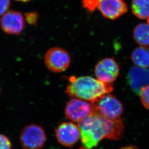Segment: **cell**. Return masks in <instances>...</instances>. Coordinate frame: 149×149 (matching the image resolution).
Wrapping results in <instances>:
<instances>
[{
  "label": "cell",
  "mask_w": 149,
  "mask_h": 149,
  "mask_svg": "<svg viewBox=\"0 0 149 149\" xmlns=\"http://www.w3.org/2000/svg\"><path fill=\"white\" fill-rule=\"evenodd\" d=\"M69 81L65 90L68 96L92 103L113 90V84L103 83L90 76H72L69 78Z\"/></svg>",
  "instance_id": "cell-2"
},
{
  "label": "cell",
  "mask_w": 149,
  "mask_h": 149,
  "mask_svg": "<svg viewBox=\"0 0 149 149\" xmlns=\"http://www.w3.org/2000/svg\"><path fill=\"white\" fill-rule=\"evenodd\" d=\"M120 73V68L113 58H106L98 62L95 68L96 79L103 83L113 84Z\"/></svg>",
  "instance_id": "cell-8"
},
{
  "label": "cell",
  "mask_w": 149,
  "mask_h": 149,
  "mask_svg": "<svg viewBox=\"0 0 149 149\" xmlns=\"http://www.w3.org/2000/svg\"><path fill=\"white\" fill-rule=\"evenodd\" d=\"M0 92H1V89H0Z\"/></svg>",
  "instance_id": "cell-22"
},
{
  "label": "cell",
  "mask_w": 149,
  "mask_h": 149,
  "mask_svg": "<svg viewBox=\"0 0 149 149\" xmlns=\"http://www.w3.org/2000/svg\"><path fill=\"white\" fill-rule=\"evenodd\" d=\"M44 63L49 70L56 73H61L70 66V56L65 49L60 47H52L45 55Z\"/></svg>",
  "instance_id": "cell-6"
},
{
  "label": "cell",
  "mask_w": 149,
  "mask_h": 149,
  "mask_svg": "<svg viewBox=\"0 0 149 149\" xmlns=\"http://www.w3.org/2000/svg\"><path fill=\"white\" fill-rule=\"evenodd\" d=\"M12 143L5 135L0 134V149H11Z\"/></svg>",
  "instance_id": "cell-16"
},
{
  "label": "cell",
  "mask_w": 149,
  "mask_h": 149,
  "mask_svg": "<svg viewBox=\"0 0 149 149\" xmlns=\"http://www.w3.org/2000/svg\"><path fill=\"white\" fill-rule=\"evenodd\" d=\"M120 149H138V148L134 145H127L122 147Z\"/></svg>",
  "instance_id": "cell-19"
},
{
  "label": "cell",
  "mask_w": 149,
  "mask_h": 149,
  "mask_svg": "<svg viewBox=\"0 0 149 149\" xmlns=\"http://www.w3.org/2000/svg\"><path fill=\"white\" fill-rule=\"evenodd\" d=\"M16 1H21V2H23V3H27L28 1H30L31 0H15Z\"/></svg>",
  "instance_id": "cell-20"
},
{
  "label": "cell",
  "mask_w": 149,
  "mask_h": 149,
  "mask_svg": "<svg viewBox=\"0 0 149 149\" xmlns=\"http://www.w3.org/2000/svg\"><path fill=\"white\" fill-rule=\"evenodd\" d=\"M80 130L79 149H93L104 139L119 141L125 135L121 118L112 120L93 113L77 123Z\"/></svg>",
  "instance_id": "cell-1"
},
{
  "label": "cell",
  "mask_w": 149,
  "mask_h": 149,
  "mask_svg": "<svg viewBox=\"0 0 149 149\" xmlns=\"http://www.w3.org/2000/svg\"><path fill=\"white\" fill-rule=\"evenodd\" d=\"M133 37L136 43L143 47L149 46V24L141 23L134 29Z\"/></svg>",
  "instance_id": "cell-13"
},
{
  "label": "cell",
  "mask_w": 149,
  "mask_h": 149,
  "mask_svg": "<svg viewBox=\"0 0 149 149\" xmlns=\"http://www.w3.org/2000/svg\"><path fill=\"white\" fill-rule=\"evenodd\" d=\"M85 6L90 10L97 8L107 19H115L127 11L124 0H85Z\"/></svg>",
  "instance_id": "cell-3"
},
{
  "label": "cell",
  "mask_w": 149,
  "mask_h": 149,
  "mask_svg": "<svg viewBox=\"0 0 149 149\" xmlns=\"http://www.w3.org/2000/svg\"><path fill=\"white\" fill-rule=\"evenodd\" d=\"M132 62L139 68L149 67V47H139L134 50L131 56Z\"/></svg>",
  "instance_id": "cell-12"
},
{
  "label": "cell",
  "mask_w": 149,
  "mask_h": 149,
  "mask_svg": "<svg viewBox=\"0 0 149 149\" xmlns=\"http://www.w3.org/2000/svg\"><path fill=\"white\" fill-rule=\"evenodd\" d=\"M127 80L132 90L136 93H140L142 88L149 85V70L138 66L131 68Z\"/></svg>",
  "instance_id": "cell-11"
},
{
  "label": "cell",
  "mask_w": 149,
  "mask_h": 149,
  "mask_svg": "<svg viewBox=\"0 0 149 149\" xmlns=\"http://www.w3.org/2000/svg\"><path fill=\"white\" fill-rule=\"evenodd\" d=\"M131 9L133 13L138 18H149V0H133Z\"/></svg>",
  "instance_id": "cell-14"
},
{
  "label": "cell",
  "mask_w": 149,
  "mask_h": 149,
  "mask_svg": "<svg viewBox=\"0 0 149 149\" xmlns=\"http://www.w3.org/2000/svg\"><path fill=\"white\" fill-rule=\"evenodd\" d=\"M47 141L44 129L36 124H31L22 130L19 142L23 149H41Z\"/></svg>",
  "instance_id": "cell-4"
},
{
  "label": "cell",
  "mask_w": 149,
  "mask_h": 149,
  "mask_svg": "<svg viewBox=\"0 0 149 149\" xmlns=\"http://www.w3.org/2000/svg\"><path fill=\"white\" fill-rule=\"evenodd\" d=\"M38 15L35 12H29L25 14V19L29 24L36 25Z\"/></svg>",
  "instance_id": "cell-17"
},
{
  "label": "cell",
  "mask_w": 149,
  "mask_h": 149,
  "mask_svg": "<svg viewBox=\"0 0 149 149\" xmlns=\"http://www.w3.org/2000/svg\"><path fill=\"white\" fill-rule=\"evenodd\" d=\"M93 104L94 113H98L108 119H119L123 113L121 102L110 93H107Z\"/></svg>",
  "instance_id": "cell-5"
},
{
  "label": "cell",
  "mask_w": 149,
  "mask_h": 149,
  "mask_svg": "<svg viewBox=\"0 0 149 149\" xmlns=\"http://www.w3.org/2000/svg\"><path fill=\"white\" fill-rule=\"evenodd\" d=\"M55 136L61 145L72 147L80 139V130L78 125L73 122H63L55 129Z\"/></svg>",
  "instance_id": "cell-9"
},
{
  "label": "cell",
  "mask_w": 149,
  "mask_h": 149,
  "mask_svg": "<svg viewBox=\"0 0 149 149\" xmlns=\"http://www.w3.org/2000/svg\"><path fill=\"white\" fill-rule=\"evenodd\" d=\"M94 112L93 104L76 98H72L67 102L65 110L66 118L77 123Z\"/></svg>",
  "instance_id": "cell-7"
},
{
  "label": "cell",
  "mask_w": 149,
  "mask_h": 149,
  "mask_svg": "<svg viewBox=\"0 0 149 149\" xmlns=\"http://www.w3.org/2000/svg\"><path fill=\"white\" fill-rule=\"evenodd\" d=\"M139 93L142 104L149 109V85L142 88Z\"/></svg>",
  "instance_id": "cell-15"
},
{
  "label": "cell",
  "mask_w": 149,
  "mask_h": 149,
  "mask_svg": "<svg viewBox=\"0 0 149 149\" xmlns=\"http://www.w3.org/2000/svg\"><path fill=\"white\" fill-rule=\"evenodd\" d=\"M11 0H0V16L6 13L10 8Z\"/></svg>",
  "instance_id": "cell-18"
},
{
  "label": "cell",
  "mask_w": 149,
  "mask_h": 149,
  "mask_svg": "<svg viewBox=\"0 0 149 149\" xmlns=\"http://www.w3.org/2000/svg\"><path fill=\"white\" fill-rule=\"evenodd\" d=\"M148 24H149V18H148Z\"/></svg>",
  "instance_id": "cell-21"
},
{
  "label": "cell",
  "mask_w": 149,
  "mask_h": 149,
  "mask_svg": "<svg viewBox=\"0 0 149 149\" xmlns=\"http://www.w3.org/2000/svg\"><path fill=\"white\" fill-rule=\"evenodd\" d=\"M0 25L1 30L6 34L19 35L25 26V19L19 12L8 10L0 18Z\"/></svg>",
  "instance_id": "cell-10"
}]
</instances>
